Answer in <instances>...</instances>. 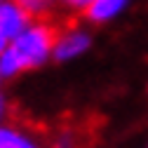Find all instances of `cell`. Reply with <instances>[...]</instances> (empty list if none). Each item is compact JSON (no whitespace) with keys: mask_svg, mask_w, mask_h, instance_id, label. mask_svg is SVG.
Returning <instances> with one entry per match:
<instances>
[{"mask_svg":"<svg viewBox=\"0 0 148 148\" xmlns=\"http://www.w3.org/2000/svg\"><path fill=\"white\" fill-rule=\"evenodd\" d=\"M64 26H66V21L40 19V21H35L33 28L24 31L19 38L14 40L12 47L19 52V57H21L26 68H33V66H38V64H42L47 59V54L57 47Z\"/></svg>","mask_w":148,"mask_h":148,"instance_id":"cell-1","label":"cell"},{"mask_svg":"<svg viewBox=\"0 0 148 148\" xmlns=\"http://www.w3.org/2000/svg\"><path fill=\"white\" fill-rule=\"evenodd\" d=\"M28 21H31V16L26 12H21L14 3L0 5V31L7 38H19L24 33V28L28 26Z\"/></svg>","mask_w":148,"mask_h":148,"instance_id":"cell-2","label":"cell"},{"mask_svg":"<svg viewBox=\"0 0 148 148\" xmlns=\"http://www.w3.org/2000/svg\"><path fill=\"white\" fill-rule=\"evenodd\" d=\"M87 35L85 33H78L75 28H71L66 35H61L57 47H54V54H57V59H71L75 57V54H80L85 47H87Z\"/></svg>","mask_w":148,"mask_h":148,"instance_id":"cell-3","label":"cell"},{"mask_svg":"<svg viewBox=\"0 0 148 148\" xmlns=\"http://www.w3.org/2000/svg\"><path fill=\"white\" fill-rule=\"evenodd\" d=\"M19 7L21 12H26L31 19L40 21V19H52V0H10Z\"/></svg>","mask_w":148,"mask_h":148,"instance_id":"cell-4","label":"cell"},{"mask_svg":"<svg viewBox=\"0 0 148 148\" xmlns=\"http://www.w3.org/2000/svg\"><path fill=\"white\" fill-rule=\"evenodd\" d=\"M122 5H125V0H94V3L87 7V19H92V21L110 19Z\"/></svg>","mask_w":148,"mask_h":148,"instance_id":"cell-5","label":"cell"},{"mask_svg":"<svg viewBox=\"0 0 148 148\" xmlns=\"http://www.w3.org/2000/svg\"><path fill=\"white\" fill-rule=\"evenodd\" d=\"M26 66H24V61L19 57V52H16L12 45L0 54V75H14V73H19Z\"/></svg>","mask_w":148,"mask_h":148,"instance_id":"cell-6","label":"cell"},{"mask_svg":"<svg viewBox=\"0 0 148 148\" xmlns=\"http://www.w3.org/2000/svg\"><path fill=\"white\" fill-rule=\"evenodd\" d=\"M21 136L12 132V129H0V148H16Z\"/></svg>","mask_w":148,"mask_h":148,"instance_id":"cell-7","label":"cell"},{"mask_svg":"<svg viewBox=\"0 0 148 148\" xmlns=\"http://www.w3.org/2000/svg\"><path fill=\"white\" fill-rule=\"evenodd\" d=\"M64 5H68V7H73V10H87L94 0H61Z\"/></svg>","mask_w":148,"mask_h":148,"instance_id":"cell-8","label":"cell"},{"mask_svg":"<svg viewBox=\"0 0 148 148\" xmlns=\"http://www.w3.org/2000/svg\"><path fill=\"white\" fill-rule=\"evenodd\" d=\"M7 40H10V38H7V35H5L3 31H0V54H3V52L7 49Z\"/></svg>","mask_w":148,"mask_h":148,"instance_id":"cell-9","label":"cell"},{"mask_svg":"<svg viewBox=\"0 0 148 148\" xmlns=\"http://www.w3.org/2000/svg\"><path fill=\"white\" fill-rule=\"evenodd\" d=\"M5 113H7V103L3 101V97H0V118H3Z\"/></svg>","mask_w":148,"mask_h":148,"instance_id":"cell-10","label":"cell"}]
</instances>
